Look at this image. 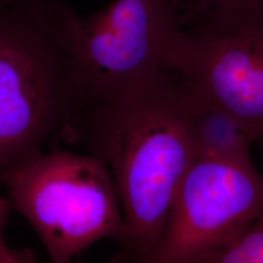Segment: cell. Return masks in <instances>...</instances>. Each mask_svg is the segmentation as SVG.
Returning a JSON list of instances; mask_svg holds the SVG:
<instances>
[{
	"label": "cell",
	"instance_id": "obj_1",
	"mask_svg": "<svg viewBox=\"0 0 263 263\" xmlns=\"http://www.w3.org/2000/svg\"><path fill=\"white\" fill-rule=\"evenodd\" d=\"M188 107L187 85L167 66L83 119L79 140L109 170L122 210L116 261L151 263L159 247L179 183L196 159Z\"/></svg>",
	"mask_w": 263,
	"mask_h": 263
},
{
	"label": "cell",
	"instance_id": "obj_2",
	"mask_svg": "<svg viewBox=\"0 0 263 263\" xmlns=\"http://www.w3.org/2000/svg\"><path fill=\"white\" fill-rule=\"evenodd\" d=\"M76 10L61 0H0V171L42 153L55 133L76 141L69 51Z\"/></svg>",
	"mask_w": 263,
	"mask_h": 263
},
{
	"label": "cell",
	"instance_id": "obj_3",
	"mask_svg": "<svg viewBox=\"0 0 263 263\" xmlns=\"http://www.w3.org/2000/svg\"><path fill=\"white\" fill-rule=\"evenodd\" d=\"M14 208L28 219L54 263L89 246L124 237L118 193L104 161L62 149L40 153L3 177Z\"/></svg>",
	"mask_w": 263,
	"mask_h": 263
},
{
	"label": "cell",
	"instance_id": "obj_4",
	"mask_svg": "<svg viewBox=\"0 0 263 263\" xmlns=\"http://www.w3.org/2000/svg\"><path fill=\"white\" fill-rule=\"evenodd\" d=\"M181 33L175 0H112L88 17L76 12L69 51L78 128L167 67Z\"/></svg>",
	"mask_w": 263,
	"mask_h": 263
},
{
	"label": "cell",
	"instance_id": "obj_5",
	"mask_svg": "<svg viewBox=\"0 0 263 263\" xmlns=\"http://www.w3.org/2000/svg\"><path fill=\"white\" fill-rule=\"evenodd\" d=\"M262 207L263 176L253 163L195 159L151 263H200L230 244Z\"/></svg>",
	"mask_w": 263,
	"mask_h": 263
},
{
	"label": "cell",
	"instance_id": "obj_6",
	"mask_svg": "<svg viewBox=\"0 0 263 263\" xmlns=\"http://www.w3.org/2000/svg\"><path fill=\"white\" fill-rule=\"evenodd\" d=\"M168 67L193 93L232 114L254 142L262 137L263 24L183 29Z\"/></svg>",
	"mask_w": 263,
	"mask_h": 263
},
{
	"label": "cell",
	"instance_id": "obj_7",
	"mask_svg": "<svg viewBox=\"0 0 263 263\" xmlns=\"http://www.w3.org/2000/svg\"><path fill=\"white\" fill-rule=\"evenodd\" d=\"M188 90V126L195 158L253 163L254 139L241 123L224 108Z\"/></svg>",
	"mask_w": 263,
	"mask_h": 263
},
{
	"label": "cell",
	"instance_id": "obj_8",
	"mask_svg": "<svg viewBox=\"0 0 263 263\" xmlns=\"http://www.w3.org/2000/svg\"><path fill=\"white\" fill-rule=\"evenodd\" d=\"M183 29L238 22L263 24V0H175Z\"/></svg>",
	"mask_w": 263,
	"mask_h": 263
},
{
	"label": "cell",
	"instance_id": "obj_9",
	"mask_svg": "<svg viewBox=\"0 0 263 263\" xmlns=\"http://www.w3.org/2000/svg\"><path fill=\"white\" fill-rule=\"evenodd\" d=\"M200 263H263V207L230 244L207 254Z\"/></svg>",
	"mask_w": 263,
	"mask_h": 263
},
{
	"label": "cell",
	"instance_id": "obj_10",
	"mask_svg": "<svg viewBox=\"0 0 263 263\" xmlns=\"http://www.w3.org/2000/svg\"><path fill=\"white\" fill-rule=\"evenodd\" d=\"M10 200L0 196V263H30L35 261L33 253L28 250H14L5 241L4 229L9 216Z\"/></svg>",
	"mask_w": 263,
	"mask_h": 263
},
{
	"label": "cell",
	"instance_id": "obj_11",
	"mask_svg": "<svg viewBox=\"0 0 263 263\" xmlns=\"http://www.w3.org/2000/svg\"><path fill=\"white\" fill-rule=\"evenodd\" d=\"M258 145H259V147H260V149H261V151H262L263 153V136L262 137H260L257 141H255Z\"/></svg>",
	"mask_w": 263,
	"mask_h": 263
}]
</instances>
